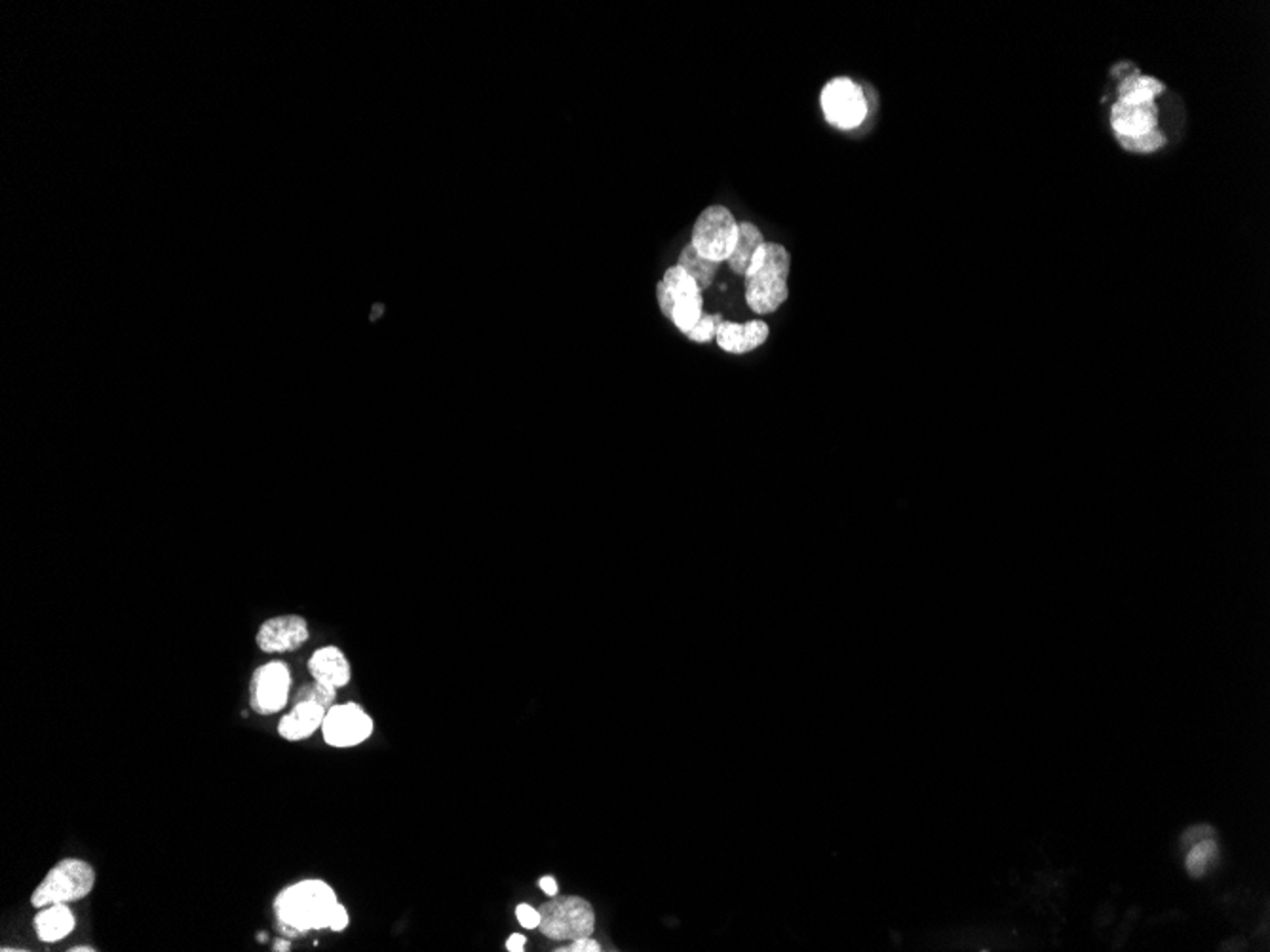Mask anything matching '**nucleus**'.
<instances>
[{
	"label": "nucleus",
	"mask_w": 1270,
	"mask_h": 952,
	"mask_svg": "<svg viewBox=\"0 0 1270 952\" xmlns=\"http://www.w3.org/2000/svg\"><path fill=\"white\" fill-rule=\"evenodd\" d=\"M1164 90L1162 82L1151 76H1141L1134 74L1130 78H1124L1120 88H1118V103L1122 105H1147L1153 103L1160 91Z\"/></svg>",
	"instance_id": "nucleus-18"
},
{
	"label": "nucleus",
	"mask_w": 1270,
	"mask_h": 952,
	"mask_svg": "<svg viewBox=\"0 0 1270 952\" xmlns=\"http://www.w3.org/2000/svg\"><path fill=\"white\" fill-rule=\"evenodd\" d=\"M1213 835H1215V833H1213V829H1211L1209 825H1199V827L1189 829V831L1181 837V844H1183V846H1193V844H1197V842H1201V840L1204 839H1209V837H1213Z\"/></svg>",
	"instance_id": "nucleus-25"
},
{
	"label": "nucleus",
	"mask_w": 1270,
	"mask_h": 952,
	"mask_svg": "<svg viewBox=\"0 0 1270 952\" xmlns=\"http://www.w3.org/2000/svg\"><path fill=\"white\" fill-rule=\"evenodd\" d=\"M1158 111L1155 103L1147 105H1122L1116 103L1111 111V126L1118 137H1141L1157 130Z\"/></svg>",
	"instance_id": "nucleus-14"
},
{
	"label": "nucleus",
	"mask_w": 1270,
	"mask_h": 952,
	"mask_svg": "<svg viewBox=\"0 0 1270 952\" xmlns=\"http://www.w3.org/2000/svg\"><path fill=\"white\" fill-rule=\"evenodd\" d=\"M70 952H95V949H93V947H84V945H80V947H72Z\"/></svg>",
	"instance_id": "nucleus-30"
},
{
	"label": "nucleus",
	"mask_w": 1270,
	"mask_h": 952,
	"mask_svg": "<svg viewBox=\"0 0 1270 952\" xmlns=\"http://www.w3.org/2000/svg\"><path fill=\"white\" fill-rule=\"evenodd\" d=\"M719 265L721 263L709 261V259L702 257L698 251L695 250L693 244H689V246H685L681 250L680 261H678V267L689 274L702 292L713 284V278L719 271Z\"/></svg>",
	"instance_id": "nucleus-17"
},
{
	"label": "nucleus",
	"mask_w": 1270,
	"mask_h": 952,
	"mask_svg": "<svg viewBox=\"0 0 1270 952\" xmlns=\"http://www.w3.org/2000/svg\"><path fill=\"white\" fill-rule=\"evenodd\" d=\"M74 928H76V918L72 910L67 907V903H54V905L39 908V914L35 916L37 937L43 943H58L65 939L68 933H72Z\"/></svg>",
	"instance_id": "nucleus-15"
},
{
	"label": "nucleus",
	"mask_w": 1270,
	"mask_h": 952,
	"mask_svg": "<svg viewBox=\"0 0 1270 952\" xmlns=\"http://www.w3.org/2000/svg\"><path fill=\"white\" fill-rule=\"evenodd\" d=\"M337 698V688L331 684H325L321 680L313 679V682L303 684L296 692V702H317L323 705L325 709H329Z\"/></svg>",
	"instance_id": "nucleus-20"
},
{
	"label": "nucleus",
	"mask_w": 1270,
	"mask_h": 952,
	"mask_svg": "<svg viewBox=\"0 0 1270 952\" xmlns=\"http://www.w3.org/2000/svg\"><path fill=\"white\" fill-rule=\"evenodd\" d=\"M327 709L317 702H296L292 711L278 723V734L286 742H301L311 738L325 719Z\"/></svg>",
	"instance_id": "nucleus-13"
},
{
	"label": "nucleus",
	"mask_w": 1270,
	"mask_h": 952,
	"mask_svg": "<svg viewBox=\"0 0 1270 952\" xmlns=\"http://www.w3.org/2000/svg\"><path fill=\"white\" fill-rule=\"evenodd\" d=\"M738 223L725 205L705 207L693 228V246L709 261L723 263L734 251Z\"/></svg>",
	"instance_id": "nucleus-5"
},
{
	"label": "nucleus",
	"mask_w": 1270,
	"mask_h": 952,
	"mask_svg": "<svg viewBox=\"0 0 1270 952\" xmlns=\"http://www.w3.org/2000/svg\"><path fill=\"white\" fill-rule=\"evenodd\" d=\"M292 669L286 661L273 659L259 665L250 680V705L257 715L269 717L290 702Z\"/></svg>",
	"instance_id": "nucleus-6"
},
{
	"label": "nucleus",
	"mask_w": 1270,
	"mask_h": 952,
	"mask_svg": "<svg viewBox=\"0 0 1270 952\" xmlns=\"http://www.w3.org/2000/svg\"><path fill=\"white\" fill-rule=\"evenodd\" d=\"M1118 141H1120V145H1122L1126 151L1141 153V155L1155 153V151H1158L1160 147H1164V143H1166V139H1164V136H1162L1158 130H1153V132H1149V134H1145V136L1132 137V139H1128V137H1118Z\"/></svg>",
	"instance_id": "nucleus-21"
},
{
	"label": "nucleus",
	"mask_w": 1270,
	"mask_h": 952,
	"mask_svg": "<svg viewBox=\"0 0 1270 952\" xmlns=\"http://www.w3.org/2000/svg\"><path fill=\"white\" fill-rule=\"evenodd\" d=\"M539 885H541V890L545 892L546 895H550V897L558 895V892H560V886H558L554 877H543Z\"/></svg>",
	"instance_id": "nucleus-28"
},
{
	"label": "nucleus",
	"mask_w": 1270,
	"mask_h": 952,
	"mask_svg": "<svg viewBox=\"0 0 1270 952\" xmlns=\"http://www.w3.org/2000/svg\"><path fill=\"white\" fill-rule=\"evenodd\" d=\"M516 916H518V922L522 924L525 930H535L541 924L539 908L531 907L527 903H522V905L516 907Z\"/></svg>",
	"instance_id": "nucleus-23"
},
{
	"label": "nucleus",
	"mask_w": 1270,
	"mask_h": 952,
	"mask_svg": "<svg viewBox=\"0 0 1270 952\" xmlns=\"http://www.w3.org/2000/svg\"><path fill=\"white\" fill-rule=\"evenodd\" d=\"M525 945H527L525 935H522V933H512V935L508 937V941H506V951L523 952L525 951Z\"/></svg>",
	"instance_id": "nucleus-27"
},
{
	"label": "nucleus",
	"mask_w": 1270,
	"mask_h": 952,
	"mask_svg": "<svg viewBox=\"0 0 1270 952\" xmlns=\"http://www.w3.org/2000/svg\"><path fill=\"white\" fill-rule=\"evenodd\" d=\"M309 639V622L299 614L273 616L261 624L255 635V643L265 654L296 653Z\"/></svg>",
	"instance_id": "nucleus-10"
},
{
	"label": "nucleus",
	"mask_w": 1270,
	"mask_h": 952,
	"mask_svg": "<svg viewBox=\"0 0 1270 952\" xmlns=\"http://www.w3.org/2000/svg\"><path fill=\"white\" fill-rule=\"evenodd\" d=\"M290 947H292V943H290L288 939H276V941H274L273 951H276V952L290 951Z\"/></svg>",
	"instance_id": "nucleus-29"
},
{
	"label": "nucleus",
	"mask_w": 1270,
	"mask_h": 952,
	"mask_svg": "<svg viewBox=\"0 0 1270 952\" xmlns=\"http://www.w3.org/2000/svg\"><path fill=\"white\" fill-rule=\"evenodd\" d=\"M763 244L765 240L759 228L751 223H738V240H736L734 251L726 259L728 269L738 276H746L755 253Z\"/></svg>",
	"instance_id": "nucleus-16"
},
{
	"label": "nucleus",
	"mask_w": 1270,
	"mask_h": 952,
	"mask_svg": "<svg viewBox=\"0 0 1270 952\" xmlns=\"http://www.w3.org/2000/svg\"><path fill=\"white\" fill-rule=\"evenodd\" d=\"M790 253L780 244H763L746 273V302L757 314L778 310L790 296Z\"/></svg>",
	"instance_id": "nucleus-2"
},
{
	"label": "nucleus",
	"mask_w": 1270,
	"mask_h": 952,
	"mask_svg": "<svg viewBox=\"0 0 1270 952\" xmlns=\"http://www.w3.org/2000/svg\"><path fill=\"white\" fill-rule=\"evenodd\" d=\"M719 323H721V317L702 314L700 321L687 333V337L695 342H709L715 339Z\"/></svg>",
	"instance_id": "nucleus-22"
},
{
	"label": "nucleus",
	"mask_w": 1270,
	"mask_h": 952,
	"mask_svg": "<svg viewBox=\"0 0 1270 952\" xmlns=\"http://www.w3.org/2000/svg\"><path fill=\"white\" fill-rule=\"evenodd\" d=\"M660 282L664 284V288L668 290V294L674 298L672 321H674V325L680 329L681 333L687 335L702 317V290L678 265L668 269Z\"/></svg>",
	"instance_id": "nucleus-9"
},
{
	"label": "nucleus",
	"mask_w": 1270,
	"mask_h": 952,
	"mask_svg": "<svg viewBox=\"0 0 1270 952\" xmlns=\"http://www.w3.org/2000/svg\"><path fill=\"white\" fill-rule=\"evenodd\" d=\"M95 886V871L90 863L68 858L54 865L31 895L35 908L54 903H74L88 897Z\"/></svg>",
	"instance_id": "nucleus-3"
},
{
	"label": "nucleus",
	"mask_w": 1270,
	"mask_h": 952,
	"mask_svg": "<svg viewBox=\"0 0 1270 952\" xmlns=\"http://www.w3.org/2000/svg\"><path fill=\"white\" fill-rule=\"evenodd\" d=\"M657 298H658V306H660V312L664 314V317H668V319L672 321V312H674V298H672V296L668 294V290L664 288V284H662V282H660V284H658L657 286Z\"/></svg>",
	"instance_id": "nucleus-26"
},
{
	"label": "nucleus",
	"mask_w": 1270,
	"mask_h": 952,
	"mask_svg": "<svg viewBox=\"0 0 1270 952\" xmlns=\"http://www.w3.org/2000/svg\"><path fill=\"white\" fill-rule=\"evenodd\" d=\"M273 908L280 930L292 937L315 930L342 931L350 924L348 910L340 905L335 890L315 879L284 888Z\"/></svg>",
	"instance_id": "nucleus-1"
},
{
	"label": "nucleus",
	"mask_w": 1270,
	"mask_h": 952,
	"mask_svg": "<svg viewBox=\"0 0 1270 952\" xmlns=\"http://www.w3.org/2000/svg\"><path fill=\"white\" fill-rule=\"evenodd\" d=\"M1215 858H1217V842L1213 840V837H1209V839L1201 840V842L1191 846V850L1187 854V860H1185V867H1187V871H1189V875L1193 879H1201L1206 875V871L1209 869V865L1213 863Z\"/></svg>",
	"instance_id": "nucleus-19"
},
{
	"label": "nucleus",
	"mask_w": 1270,
	"mask_h": 952,
	"mask_svg": "<svg viewBox=\"0 0 1270 952\" xmlns=\"http://www.w3.org/2000/svg\"><path fill=\"white\" fill-rule=\"evenodd\" d=\"M539 912V930L548 939L574 941L580 937H590L595 928L593 907L582 897L554 895L550 901L541 905Z\"/></svg>",
	"instance_id": "nucleus-4"
},
{
	"label": "nucleus",
	"mask_w": 1270,
	"mask_h": 952,
	"mask_svg": "<svg viewBox=\"0 0 1270 952\" xmlns=\"http://www.w3.org/2000/svg\"><path fill=\"white\" fill-rule=\"evenodd\" d=\"M820 101L826 120L839 130H854L867 116L863 90L850 78H833L827 82Z\"/></svg>",
	"instance_id": "nucleus-8"
},
{
	"label": "nucleus",
	"mask_w": 1270,
	"mask_h": 952,
	"mask_svg": "<svg viewBox=\"0 0 1270 952\" xmlns=\"http://www.w3.org/2000/svg\"><path fill=\"white\" fill-rule=\"evenodd\" d=\"M307 665L313 679L331 684L337 690L344 688L352 679L350 659L335 645H327L315 651L313 656L309 657Z\"/></svg>",
	"instance_id": "nucleus-12"
},
{
	"label": "nucleus",
	"mask_w": 1270,
	"mask_h": 952,
	"mask_svg": "<svg viewBox=\"0 0 1270 952\" xmlns=\"http://www.w3.org/2000/svg\"><path fill=\"white\" fill-rule=\"evenodd\" d=\"M556 951L558 952H599L601 951V947H599V943H597V941H593V939H591V935H590V937H580V939H574V941H571V943H569V945H566V947H560V949H556Z\"/></svg>",
	"instance_id": "nucleus-24"
},
{
	"label": "nucleus",
	"mask_w": 1270,
	"mask_h": 952,
	"mask_svg": "<svg viewBox=\"0 0 1270 952\" xmlns=\"http://www.w3.org/2000/svg\"><path fill=\"white\" fill-rule=\"evenodd\" d=\"M767 339H769V325L757 319L748 323L721 321L715 335L717 344L728 354H748L751 350L763 346Z\"/></svg>",
	"instance_id": "nucleus-11"
},
{
	"label": "nucleus",
	"mask_w": 1270,
	"mask_h": 952,
	"mask_svg": "<svg viewBox=\"0 0 1270 952\" xmlns=\"http://www.w3.org/2000/svg\"><path fill=\"white\" fill-rule=\"evenodd\" d=\"M321 734L331 748H356L373 734V719L358 703H333L321 723Z\"/></svg>",
	"instance_id": "nucleus-7"
}]
</instances>
